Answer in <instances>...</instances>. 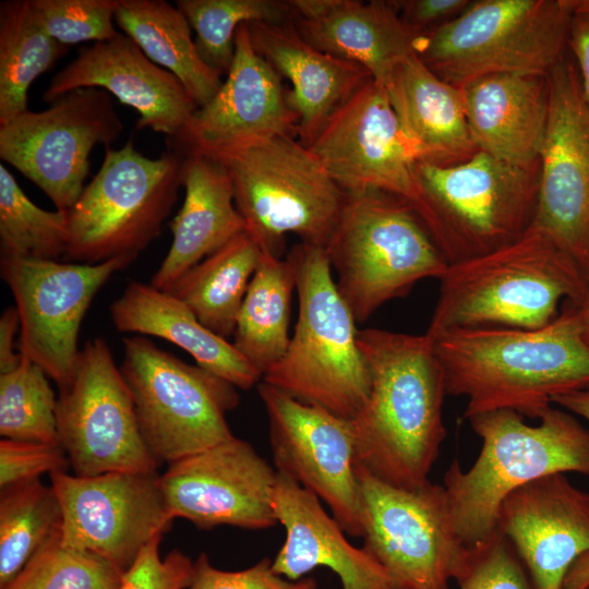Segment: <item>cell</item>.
Listing matches in <instances>:
<instances>
[{"mask_svg": "<svg viewBox=\"0 0 589 589\" xmlns=\"http://www.w3.org/2000/svg\"><path fill=\"white\" fill-rule=\"evenodd\" d=\"M429 338L447 395L467 398L466 419L500 409L539 419L555 397L589 388V345L568 302L542 328L467 327Z\"/></svg>", "mask_w": 589, "mask_h": 589, "instance_id": "cell-1", "label": "cell"}, {"mask_svg": "<svg viewBox=\"0 0 589 589\" xmlns=\"http://www.w3.org/2000/svg\"><path fill=\"white\" fill-rule=\"evenodd\" d=\"M370 394L350 420L356 466L389 485L413 490L429 482L446 436L447 395L431 339L378 328L359 330Z\"/></svg>", "mask_w": 589, "mask_h": 589, "instance_id": "cell-2", "label": "cell"}, {"mask_svg": "<svg viewBox=\"0 0 589 589\" xmlns=\"http://www.w3.org/2000/svg\"><path fill=\"white\" fill-rule=\"evenodd\" d=\"M425 335L467 327L542 328L558 305L579 308L589 281L574 261L529 227L513 242L448 265Z\"/></svg>", "mask_w": 589, "mask_h": 589, "instance_id": "cell-3", "label": "cell"}, {"mask_svg": "<svg viewBox=\"0 0 589 589\" xmlns=\"http://www.w3.org/2000/svg\"><path fill=\"white\" fill-rule=\"evenodd\" d=\"M539 419L529 425L509 409L468 419L482 440L481 452L466 471L454 460L443 484L453 529L464 545L497 530L503 501L524 484L552 473L589 474V430L553 405Z\"/></svg>", "mask_w": 589, "mask_h": 589, "instance_id": "cell-4", "label": "cell"}, {"mask_svg": "<svg viewBox=\"0 0 589 589\" xmlns=\"http://www.w3.org/2000/svg\"><path fill=\"white\" fill-rule=\"evenodd\" d=\"M287 256L296 269L298 320L285 356L262 381L351 420L371 388L357 322L337 290L325 248L299 242Z\"/></svg>", "mask_w": 589, "mask_h": 589, "instance_id": "cell-5", "label": "cell"}, {"mask_svg": "<svg viewBox=\"0 0 589 589\" xmlns=\"http://www.w3.org/2000/svg\"><path fill=\"white\" fill-rule=\"evenodd\" d=\"M204 155L227 172L247 231L264 253L283 259L288 233L326 247L346 193L296 136L276 135Z\"/></svg>", "mask_w": 589, "mask_h": 589, "instance_id": "cell-6", "label": "cell"}, {"mask_svg": "<svg viewBox=\"0 0 589 589\" xmlns=\"http://www.w3.org/2000/svg\"><path fill=\"white\" fill-rule=\"evenodd\" d=\"M325 251L357 323L449 265L414 208L380 191L346 194Z\"/></svg>", "mask_w": 589, "mask_h": 589, "instance_id": "cell-7", "label": "cell"}, {"mask_svg": "<svg viewBox=\"0 0 589 589\" xmlns=\"http://www.w3.org/2000/svg\"><path fill=\"white\" fill-rule=\"evenodd\" d=\"M416 208L448 264L496 250L532 224L539 165L525 168L478 151L457 164L417 160Z\"/></svg>", "mask_w": 589, "mask_h": 589, "instance_id": "cell-8", "label": "cell"}, {"mask_svg": "<svg viewBox=\"0 0 589 589\" xmlns=\"http://www.w3.org/2000/svg\"><path fill=\"white\" fill-rule=\"evenodd\" d=\"M569 0H479L421 34L416 53L437 76L462 87L495 74L546 76L568 49Z\"/></svg>", "mask_w": 589, "mask_h": 589, "instance_id": "cell-9", "label": "cell"}, {"mask_svg": "<svg viewBox=\"0 0 589 589\" xmlns=\"http://www.w3.org/2000/svg\"><path fill=\"white\" fill-rule=\"evenodd\" d=\"M184 154L169 148L158 158L141 154L129 141L106 146L101 167L67 213L64 256L97 264L139 255L160 233L183 185Z\"/></svg>", "mask_w": 589, "mask_h": 589, "instance_id": "cell-10", "label": "cell"}, {"mask_svg": "<svg viewBox=\"0 0 589 589\" xmlns=\"http://www.w3.org/2000/svg\"><path fill=\"white\" fill-rule=\"evenodd\" d=\"M120 370L142 436L158 464H171L235 436L226 413L239 405L240 396L221 377L141 335L123 338Z\"/></svg>", "mask_w": 589, "mask_h": 589, "instance_id": "cell-11", "label": "cell"}, {"mask_svg": "<svg viewBox=\"0 0 589 589\" xmlns=\"http://www.w3.org/2000/svg\"><path fill=\"white\" fill-rule=\"evenodd\" d=\"M56 417L75 476L157 472L131 390L105 339H89L79 351L70 383L59 388Z\"/></svg>", "mask_w": 589, "mask_h": 589, "instance_id": "cell-12", "label": "cell"}, {"mask_svg": "<svg viewBox=\"0 0 589 589\" xmlns=\"http://www.w3.org/2000/svg\"><path fill=\"white\" fill-rule=\"evenodd\" d=\"M122 131L111 94L79 88L46 110L28 109L0 125V158L68 213L85 188L94 146H109Z\"/></svg>", "mask_w": 589, "mask_h": 589, "instance_id": "cell-13", "label": "cell"}, {"mask_svg": "<svg viewBox=\"0 0 589 589\" xmlns=\"http://www.w3.org/2000/svg\"><path fill=\"white\" fill-rule=\"evenodd\" d=\"M363 509V549L402 589H449L468 546L456 536L444 485H389L356 466Z\"/></svg>", "mask_w": 589, "mask_h": 589, "instance_id": "cell-14", "label": "cell"}, {"mask_svg": "<svg viewBox=\"0 0 589 589\" xmlns=\"http://www.w3.org/2000/svg\"><path fill=\"white\" fill-rule=\"evenodd\" d=\"M137 255L97 264L61 263L1 254V278L20 316L17 352L40 366L59 388L73 375L79 332L97 291Z\"/></svg>", "mask_w": 589, "mask_h": 589, "instance_id": "cell-15", "label": "cell"}, {"mask_svg": "<svg viewBox=\"0 0 589 589\" xmlns=\"http://www.w3.org/2000/svg\"><path fill=\"white\" fill-rule=\"evenodd\" d=\"M546 77L549 113L530 227L570 257L589 281V104L573 60L565 57Z\"/></svg>", "mask_w": 589, "mask_h": 589, "instance_id": "cell-16", "label": "cell"}, {"mask_svg": "<svg viewBox=\"0 0 589 589\" xmlns=\"http://www.w3.org/2000/svg\"><path fill=\"white\" fill-rule=\"evenodd\" d=\"M257 392L268 417L276 471L323 501L347 534L362 538L351 421L303 404L262 380Z\"/></svg>", "mask_w": 589, "mask_h": 589, "instance_id": "cell-17", "label": "cell"}, {"mask_svg": "<svg viewBox=\"0 0 589 589\" xmlns=\"http://www.w3.org/2000/svg\"><path fill=\"white\" fill-rule=\"evenodd\" d=\"M159 478L157 472L50 473L62 509L61 541L96 553L125 573L173 521Z\"/></svg>", "mask_w": 589, "mask_h": 589, "instance_id": "cell-18", "label": "cell"}, {"mask_svg": "<svg viewBox=\"0 0 589 589\" xmlns=\"http://www.w3.org/2000/svg\"><path fill=\"white\" fill-rule=\"evenodd\" d=\"M308 147L346 194L380 191L419 205L418 159L378 82L342 104Z\"/></svg>", "mask_w": 589, "mask_h": 589, "instance_id": "cell-19", "label": "cell"}, {"mask_svg": "<svg viewBox=\"0 0 589 589\" xmlns=\"http://www.w3.org/2000/svg\"><path fill=\"white\" fill-rule=\"evenodd\" d=\"M276 476L249 442L233 436L168 464L159 481L172 519L206 530L224 525L262 530L278 524Z\"/></svg>", "mask_w": 589, "mask_h": 589, "instance_id": "cell-20", "label": "cell"}, {"mask_svg": "<svg viewBox=\"0 0 589 589\" xmlns=\"http://www.w3.org/2000/svg\"><path fill=\"white\" fill-rule=\"evenodd\" d=\"M235 57L217 94L169 142L182 154L212 153L276 135H298V117L283 77L255 50L248 24L236 33Z\"/></svg>", "mask_w": 589, "mask_h": 589, "instance_id": "cell-21", "label": "cell"}, {"mask_svg": "<svg viewBox=\"0 0 589 589\" xmlns=\"http://www.w3.org/2000/svg\"><path fill=\"white\" fill-rule=\"evenodd\" d=\"M97 87L135 109L137 129L178 139L199 108L181 81L153 62L125 34L81 48L60 70L43 94L52 104L79 88Z\"/></svg>", "mask_w": 589, "mask_h": 589, "instance_id": "cell-22", "label": "cell"}, {"mask_svg": "<svg viewBox=\"0 0 589 589\" xmlns=\"http://www.w3.org/2000/svg\"><path fill=\"white\" fill-rule=\"evenodd\" d=\"M497 529L514 545L534 589H563L570 566L589 552V492L564 473L536 479L503 501Z\"/></svg>", "mask_w": 589, "mask_h": 589, "instance_id": "cell-23", "label": "cell"}, {"mask_svg": "<svg viewBox=\"0 0 589 589\" xmlns=\"http://www.w3.org/2000/svg\"><path fill=\"white\" fill-rule=\"evenodd\" d=\"M273 506L286 539L273 561L276 574L299 580L315 567H327L342 589H402L368 551L352 545L327 514L320 498L287 476L277 472Z\"/></svg>", "mask_w": 589, "mask_h": 589, "instance_id": "cell-24", "label": "cell"}, {"mask_svg": "<svg viewBox=\"0 0 589 589\" xmlns=\"http://www.w3.org/2000/svg\"><path fill=\"white\" fill-rule=\"evenodd\" d=\"M248 26L255 50L291 84L287 100L298 117V140L305 146L342 104L374 80L364 67L312 46L292 19Z\"/></svg>", "mask_w": 589, "mask_h": 589, "instance_id": "cell-25", "label": "cell"}, {"mask_svg": "<svg viewBox=\"0 0 589 589\" xmlns=\"http://www.w3.org/2000/svg\"><path fill=\"white\" fill-rule=\"evenodd\" d=\"M546 76L495 74L460 87L478 151L525 168L539 165L549 113Z\"/></svg>", "mask_w": 589, "mask_h": 589, "instance_id": "cell-26", "label": "cell"}, {"mask_svg": "<svg viewBox=\"0 0 589 589\" xmlns=\"http://www.w3.org/2000/svg\"><path fill=\"white\" fill-rule=\"evenodd\" d=\"M383 86L418 160L457 164L478 152L461 88L437 76L416 52L395 65Z\"/></svg>", "mask_w": 589, "mask_h": 589, "instance_id": "cell-27", "label": "cell"}, {"mask_svg": "<svg viewBox=\"0 0 589 589\" xmlns=\"http://www.w3.org/2000/svg\"><path fill=\"white\" fill-rule=\"evenodd\" d=\"M184 200L169 227L172 243L151 284L169 291L191 267L247 230L230 179L212 157L184 154Z\"/></svg>", "mask_w": 589, "mask_h": 589, "instance_id": "cell-28", "label": "cell"}, {"mask_svg": "<svg viewBox=\"0 0 589 589\" xmlns=\"http://www.w3.org/2000/svg\"><path fill=\"white\" fill-rule=\"evenodd\" d=\"M110 316L117 330L166 339L238 388L250 389L262 380L233 344L205 327L180 299L152 284L129 283L110 305Z\"/></svg>", "mask_w": 589, "mask_h": 589, "instance_id": "cell-29", "label": "cell"}, {"mask_svg": "<svg viewBox=\"0 0 589 589\" xmlns=\"http://www.w3.org/2000/svg\"><path fill=\"white\" fill-rule=\"evenodd\" d=\"M292 22L312 46L364 67L382 85L400 60L416 52L420 37L402 22L393 1L334 0L322 16Z\"/></svg>", "mask_w": 589, "mask_h": 589, "instance_id": "cell-30", "label": "cell"}, {"mask_svg": "<svg viewBox=\"0 0 589 589\" xmlns=\"http://www.w3.org/2000/svg\"><path fill=\"white\" fill-rule=\"evenodd\" d=\"M119 27L156 64L176 75L199 107L219 91L221 74L200 56L184 14L165 0H119Z\"/></svg>", "mask_w": 589, "mask_h": 589, "instance_id": "cell-31", "label": "cell"}, {"mask_svg": "<svg viewBox=\"0 0 589 589\" xmlns=\"http://www.w3.org/2000/svg\"><path fill=\"white\" fill-rule=\"evenodd\" d=\"M264 252L245 230L185 272L168 291L209 330L233 335L251 279Z\"/></svg>", "mask_w": 589, "mask_h": 589, "instance_id": "cell-32", "label": "cell"}, {"mask_svg": "<svg viewBox=\"0 0 589 589\" xmlns=\"http://www.w3.org/2000/svg\"><path fill=\"white\" fill-rule=\"evenodd\" d=\"M297 286L291 260L264 253L251 279L233 332V346L262 375L286 353L290 302Z\"/></svg>", "mask_w": 589, "mask_h": 589, "instance_id": "cell-33", "label": "cell"}, {"mask_svg": "<svg viewBox=\"0 0 589 589\" xmlns=\"http://www.w3.org/2000/svg\"><path fill=\"white\" fill-rule=\"evenodd\" d=\"M68 51L44 27L33 0L0 3V125L27 109V92Z\"/></svg>", "mask_w": 589, "mask_h": 589, "instance_id": "cell-34", "label": "cell"}, {"mask_svg": "<svg viewBox=\"0 0 589 589\" xmlns=\"http://www.w3.org/2000/svg\"><path fill=\"white\" fill-rule=\"evenodd\" d=\"M61 526L62 509L52 485L36 479L0 490V588Z\"/></svg>", "mask_w": 589, "mask_h": 589, "instance_id": "cell-35", "label": "cell"}, {"mask_svg": "<svg viewBox=\"0 0 589 589\" xmlns=\"http://www.w3.org/2000/svg\"><path fill=\"white\" fill-rule=\"evenodd\" d=\"M175 4L195 31L200 56L220 74H227L232 64L241 24L292 19L288 1L280 0H177Z\"/></svg>", "mask_w": 589, "mask_h": 589, "instance_id": "cell-36", "label": "cell"}, {"mask_svg": "<svg viewBox=\"0 0 589 589\" xmlns=\"http://www.w3.org/2000/svg\"><path fill=\"white\" fill-rule=\"evenodd\" d=\"M68 240L67 213L37 206L0 164L1 254L58 261L65 254Z\"/></svg>", "mask_w": 589, "mask_h": 589, "instance_id": "cell-37", "label": "cell"}, {"mask_svg": "<svg viewBox=\"0 0 589 589\" xmlns=\"http://www.w3.org/2000/svg\"><path fill=\"white\" fill-rule=\"evenodd\" d=\"M48 377L40 366L22 356L14 370L0 374V434L3 438L59 442L58 397Z\"/></svg>", "mask_w": 589, "mask_h": 589, "instance_id": "cell-38", "label": "cell"}, {"mask_svg": "<svg viewBox=\"0 0 589 589\" xmlns=\"http://www.w3.org/2000/svg\"><path fill=\"white\" fill-rule=\"evenodd\" d=\"M123 575L100 555L65 545L59 531L0 589H120Z\"/></svg>", "mask_w": 589, "mask_h": 589, "instance_id": "cell-39", "label": "cell"}, {"mask_svg": "<svg viewBox=\"0 0 589 589\" xmlns=\"http://www.w3.org/2000/svg\"><path fill=\"white\" fill-rule=\"evenodd\" d=\"M48 34L68 46L109 40L119 32L112 24L119 0H33Z\"/></svg>", "mask_w": 589, "mask_h": 589, "instance_id": "cell-40", "label": "cell"}, {"mask_svg": "<svg viewBox=\"0 0 589 589\" xmlns=\"http://www.w3.org/2000/svg\"><path fill=\"white\" fill-rule=\"evenodd\" d=\"M454 580L459 589H534L517 551L498 529L468 546Z\"/></svg>", "mask_w": 589, "mask_h": 589, "instance_id": "cell-41", "label": "cell"}, {"mask_svg": "<svg viewBox=\"0 0 589 589\" xmlns=\"http://www.w3.org/2000/svg\"><path fill=\"white\" fill-rule=\"evenodd\" d=\"M69 466L59 442L0 441V490L39 479L44 473L67 471Z\"/></svg>", "mask_w": 589, "mask_h": 589, "instance_id": "cell-42", "label": "cell"}, {"mask_svg": "<svg viewBox=\"0 0 589 589\" xmlns=\"http://www.w3.org/2000/svg\"><path fill=\"white\" fill-rule=\"evenodd\" d=\"M163 536L155 537L124 573L120 589H187L194 563L180 550L159 555Z\"/></svg>", "mask_w": 589, "mask_h": 589, "instance_id": "cell-43", "label": "cell"}, {"mask_svg": "<svg viewBox=\"0 0 589 589\" xmlns=\"http://www.w3.org/2000/svg\"><path fill=\"white\" fill-rule=\"evenodd\" d=\"M272 565L273 561L264 557L249 568L227 572L214 567L207 554L201 553L194 562L188 589H317L313 578L287 580Z\"/></svg>", "mask_w": 589, "mask_h": 589, "instance_id": "cell-44", "label": "cell"}, {"mask_svg": "<svg viewBox=\"0 0 589 589\" xmlns=\"http://www.w3.org/2000/svg\"><path fill=\"white\" fill-rule=\"evenodd\" d=\"M402 22L414 33H428L460 15L469 0L393 1Z\"/></svg>", "mask_w": 589, "mask_h": 589, "instance_id": "cell-45", "label": "cell"}, {"mask_svg": "<svg viewBox=\"0 0 589 589\" xmlns=\"http://www.w3.org/2000/svg\"><path fill=\"white\" fill-rule=\"evenodd\" d=\"M568 49L574 57L584 95L589 104V15L573 14Z\"/></svg>", "mask_w": 589, "mask_h": 589, "instance_id": "cell-46", "label": "cell"}, {"mask_svg": "<svg viewBox=\"0 0 589 589\" xmlns=\"http://www.w3.org/2000/svg\"><path fill=\"white\" fill-rule=\"evenodd\" d=\"M20 330V316L15 306L7 308L0 317V374L14 370L21 362L15 351V335Z\"/></svg>", "mask_w": 589, "mask_h": 589, "instance_id": "cell-47", "label": "cell"}, {"mask_svg": "<svg viewBox=\"0 0 589 589\" xmlns=\"http://www.w3.org/2000/svg\"><path fill=\"white\" fill-rule=\"evenodd\" d=\"M552 402L589 422V388L557 396Z\"/></svg>", "mask_w": 589, "mask_h": 589, "instance_id": "cell-48", "label": "cell"}, {"mask_svg": "<svg viewBox=\"0 0 589 589\" xmlns=\"http://www.w3.org/2000/svg\"><path fill=\"white\" fill-rule=\"evenodd\" d=\"M589 586V552L578 557L568 569L563 589H585Z\"/></svg>", "mask_w": 589, "mask_h": 589, "instance_id": "cell-49", "label": "cell"}, {"mask_svg": "<svg viewBox=\"0 0 589 589\" xmlns=\"http://www.w3.org/2000/svg\"><path fill=\"white\" fill-rule=\"evenodd\" d=\"M578 311V317L580 321L582 335L586 340V342L589 345V287L587 296L582 302V304L577 308Z\"/></svg>", "mask_w": 589, "mask_h": 589, "instance_id": "cell-50", "label": "cell"}, {"mask_svg": "<svg viewBox=\"0 0 589 589\" xmlns=\"http://www.w3.org/2000/svg\"><path fill=\"white\" fill-rule=\"evenodd\" d=\"M573 14L589 15V0H569Z\"/></svg>", "mask_w": 589, "mask_h": 589, "instance_id": "cell-51", "label": "cell"}, {"mask_svg": "<svg viewBox=\"0 0 589 589\" xmlns=\"http://www.w3.org/2000/svg\"><path fill=\"white\" fill-rule=\"evenodd\" d=\"M585 589H589V586L587 588H585Z\"/></svg>", "mask_w": 589, "mask_h": 589, "instance_id": "cell-52", "label": "cell"}]
</instances>
